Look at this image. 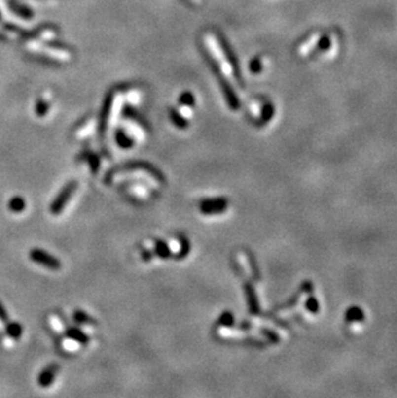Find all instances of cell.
<instances>
[{
    "instance_id": "cell-13",
    "label": "cell",
    "mask_w": 397,
    "mask_h": 398,
    "mask_svg": "<svg viewBox=\"0 0 397 398\" xmlns=\"http://www.w3.org/2000/svg\"><path fill=\"white\" fill-rule=\"evenodd\" d=\"M87 158H88V164H89L90 169H92V173L96 174L98 171V167H100V159H98L97 155L94 154H90L89 156H87Z\"/></svg>"
},
{
    "instance_id": "cell-7",
    "label": "cell",
    "mask_w": 397,
    "mask_h": 398,
    "mask_svg": "<svg viewBox=\"0 0 397 398\" xmlns=\"http://www.w3.org/2000/svg\"><path fill=\"white\" fill-rule=\"evenodd\" d=\"M72 318L75 320V322L79 325H83V326H94L96 325V321H94L93 318L90 317L89 315H87L85 312L83 311H76L75 313H73Z\"/></svg>"
},
{
    "instance_id": "cell-2",
    "label": "cell",
    "mask_w": 397,
    "mask_h": 398,
    "mask_svg": "<svg viewBox=\"0 0 397 398\" xmlns=\"http://www.w3.org/2000/svg\"><path fill=\"white\" fill-rule=\"evenodd\" d=\"M30 259L37 265H43V267L52 269V271H58L61 269V262L56 257H52L49 253L41 249H33L29 254Z\"/></svg>"
},
{
    "instance_id": "cell-8",
    "label": "cell",
    "mask_w": 397,
    "mask_h": 398,
    "mask_svg": "<svg viewBox=\"0 0 397 398\" xmlns=\"http://www.w3.org/2000/svg\"><path fill=\"white\" fill-rule=\"evenodd\" d=\"M8 207H9V210H12L13 213H21V211H24L25 207H26V201H25V199L20 198V196H14V198L10 199L9 202H8Z\"/></svg>"
},
{
    "instance_id": "cell-15",
    "label": "cell",
    "mask_w": 397,
    "mask_h": 398,
    "mask_svg": "<svg viewBox=\"0 0 397 398\" xmlns=\"http://www.w3.org/2000/svg\"><path fill=\"white\" fill-rule=\"evenodd\" d=\"M117 143L120 144L121 147L124 148H129L133 146V141H130L128 137H124L123 134H119V135H117Z\"/></svg>"
},
{
    "instance_id": "cell-6",
    "label": "cell",
    "mask_w": 397,
    "mask_h": 398,
    "mask_svg": "<svg viewBox=\"0 0 397 398\" xmlns=\"http://www.w3.org/2000/svg\"><path fill=\"white\" fill-rule=\"evenodd\" d=\"M66 336H70V338H72L73 340L79 341L80 344H85V343L89 341V336H88L83 330H80V329L77 328L69 329L66 332Z\"/></svg>"
},
{
    "instance_id": "cell-9",
    "label": "cell",
    "mask_w": 397,
    "mask_h": 398,
    "mask_svg": "<svg viewBox=\"0 0 397 398\" xmlns=\"http://www.w3.org/2000/svg\"><path fill=\"white\" fill-rule=\"evenodd\" d=\"M61 347L64 349L65 352H69V353H72V352H77L80 349V343L76 340H73L72 338L67 336V338H64L62 343H61Z\"/></svg>"
},
{
    "instance_id": "cell-17",
    "label": "cell",
    "mask_w": 397,
    "mask_h": 398,
    "mask_svg": "<svg viewBox=\"0 0 397 398\" xmlns=\"http://www.w3.org/2000/svg\"><path fill=\"white\" fill-rule=\"evenodd\" d=\"M0 320H1L3 322H7V320H8L7 312H5V309H4L1 305H0Z\"/></svg>"
},
{
    "instance_id": "cell-1",
    "label": "cell",
    "mask_w": 397,
    "mask_h": 398,
    "mask_svg": "<svg viewBox=\"0 0 397 398\" xmlns=\"http://www.w3.org/2000/svg\"><path fill=\"white\" fill-rule=\"evenodd\" d=\"M76 188H77L76 181H71L67 186H65L64 190L58 194V196L54 199V201L52 202V205H50V213L53 215L61 214V211L64 210L65 206H66L67 202H69V200L71 199V196L75 194Z\"/></svg>"
},
{
    "instance_id": "cell-16",
    "label": "cell",
    "mask_w": 397,
    "mask_h": 398,
    "mask_svg": "<svg viewBox=\"0 0 397 398\" xmlns=\"http://www.w3.org/2000/svg\"><path fill=\"white\" fill-rule=\"evenodd\" d=\"M152 257H155L154 251L144 250V253H142V259H144V261H146V262H150L151 259H152Z\"/></svg>"
},
{
    "instance_id": "cell-4",
    "label": "cell",
    "mask_w": 397,
    "mask_h": 398,
    "mask_svg": "<svg viewBox=\"0 0 397 398\" xmlns=\"http://www.w3.org/2000/svg\"><path fill=\"white\" fill-rule=\"evenodd\" d=\"M58 370H60V368H58V365L48 366V367L45 368V370H43V371L40 372V375H39V379H37L39 385H40V387H44V388L49 387V385L54 382V378H56Z\"/></svg>"
},
{
    "instance_id": "cell-12",
    "label": "cell",
    "mask_w": 397,
    "mask_h": 398,
    "mask_svg": "<svg viewBox=\"0 0 397 398\" xmlns=\"http://www.w3.org/2000/svg\"><path fill=\"white\" fill-rule=\"evenodd\" d=\"M130 192L133 195H137L138 198L142 199L150 196V191H148L146 187H144V186H140V184H133V186L130 187Z\"/></svg>"
},
{
    "instance_id": "cell-10",
    "label": "cell",
    "mask_w": 397,
    "mask_h": 398,
    "mask_svg": "<svg viewBox=\"0 0 397 398\" xmlns=\"http://www.w3.org/2000/svg\"><path fill=\"white\" fill-rule=\"evenodd\" d=\"M234 315L228 311L223 312L222 316L219 317V320H218V325H219L220 328H231L234 325Z\"/></svg>"
},
{
    "instance_id": "cell-14",
    "label": "cell",
    "mask_w": 397,
    "mask_h": 398,
    "mask_svg": "<svg viewBox=\"0 0 397 398\" xmlns=\"http://www.w3.org/2000/svg\"><path fill=\"white\" fill-rule=\"evenodd\" d=\"M49 321H50V325H52V328H53L57 332H65V324L61 321L60 318L57 317V316H50Z\"/></svg>"
},
{
    "instance_id": "cell-3",
    "label": "cell",
    "mask_w": 397,
    "mask_h": 398,
    "mask_svg": "<svg viewBox=\"0 0 397 398\" xmlns=\"http://www.w3.org/2000/svg\"><path fill=\"white\" fill-rule=\"evenodd\" d=\"M228 205H230L228 204V200L224 198L205 199V200H203L200 202L199 209L205 215H216L222 214L223 211H226Z\"/></svg>"
},
{
    "instance_id": "cell-11",
    "label": "cell",
    "mask_w": 397,
    "mask_h": 398,
    "mask_svg": "<svg viewBox=\"0 0 397 398\" xmlns=\"http://www.w3.org/2000/svg\"><path fill=\"white\" fill-rule=\"evenodd\" d=\"M22 326H21L20 324H17V322H12V324H9L7 326V334L9 335L10 338L13 339H18L21 336V334H22Z\"/></svg>"
},
{
    "instance_id": "cell-5",
    "label": "cell",
    "mask_w": 397,
    "mask_h": 398,
    "mask_svg": "<svg viewBox=\"0 0 397 398\" xmlns=\"http://www.w3.org/2000/svg\"><path fill=\"white\" fill-rule=\"evenodd\" d=\"M152 245H154L155 255H157L159 258H161V259H167V258L172 257V251H170L167 242H164V241L161 240H157L155 241Z\"/></svg>"
}]
</instances>
